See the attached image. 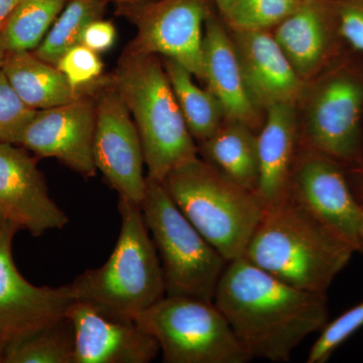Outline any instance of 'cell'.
Returning <instances> with one entry per match:
<instances>
[{
	"mask_svg": "<svg viewBox=\"0 0 363 363\" xmlns=\"http://www.w3.org/2000/svg\"><path fill=\"white\" fill-rule=\"evenodd\" d=\"M213 302L252 359L291 362L328 320L326 295L289 285L243 257L227 262Z\"/></svg>",
	"mask_w": 363,
	"mask_h": 363,
	"instance_id": "cell-1",
	"label": "cell"
},
{
	"mask_svg": "<svg viewBox=\"0 0 363 363\" xmlns=\"http://www.w3.org/2000/svg\"><path fill=\"white\" fill-rule=\"evenodd\" d=\"M354 252L288 197L264 209L243 257L289 285L326 295Z\"/></svg>",
	"mask_w": 363,
	"mask_h": 363,
	"instance_id": "cell-2",
	"label": "cell"
},
{
	"mask_svg": "<svg viewBox=\"0 0 363 363\" xmlns=\"http://www.w3.org/2000/svg\"><path fill=\"white\" fill-rule=\"evenodd\" d=\"M111 75L138 128L149 178L162 183L172 171L197 159V143L159 56L125 49Z\"/></svg>",
	"mask_w": 363,
	"mask_h": 363,
	"instance_id": "cell-3",
	"label": "cell"
},
{
	"mask_svg": "<svg viewBox=\"0 0 363 363\" xmlns=\"http://www.w3.org/2000/svg\"><path fill=\"white\" fill-rule=\"evenodd\" d=\"M121 227L113 252L97 269L70 284L74 300L116 316L131 318L166 296L164 272L142 207L119 198Z\"/></svg>",
	"mask_w": 363,
	"mask_h": 363,
	"instance_id": "cell-4",
	"label": "cell"
},
{
	"mask_svg": "<svg viewBox=\"0 0 363 363\" xmlns=\"http://www.w3.org/2000/svg\"><path fill=\"white\" fill-rule=\"evenodd\" d=\"M182 213L227 260L245 255L264 208L259 197L204 160H193L162 182Z\"/></svg>",
	"mask_w": 363,
	"mask_h": 363,
	"instance_id": "cell-5",
	"label": "cell"
},
{
	"mask_svg": "<svg viewBox=\"0 0 363 363\" xmlns=\"http://www.w3.org/2000/svg\"><path fill=\"white\" fill-rule=\"evenodd\" d=\"M140 207L161 262L166 295L213 301L228 262L182 213L161 182L147 176Z\"/></svg>",
	"mask_w": 363,
	"mask_h": 363,
	"instance_id": "cell-6",
	"label": "cell"
},
{
	"mask_svg": "<svg viewBox=\"0 0 363 363\" xmlns=\"http://www.w3.org/2000/svg\"><path fill=\"white\" fill-rule=\"evenodd\" d=\"M133 320L156 339L164 363L252 360L213 301L166 295Z\"/></svg>",
	"mask_w": 363,
	"mask_h": 363,
	"instance_id": "cell-7",
	"label": "cell"
},
{
	"mask_svg": "<svg viewBox=\"0 0 363 363\" xmlns=\"http://www.w3.org/2000/svg\"><path fill=\"white\" fill-rule=\"evenodd\" d=\"M210 0H147L116 7V14L135 26L125 49L174 60L194 77L205 80V23Z\"/></svg>",
	"mask_w": 363,
	"mask_h": 363,
	"instance_id": "cell-8",
	"label": "cell"
},
{
	"mask_svg": "<svg viewBox=\"0 0 363 363\" xmlns=\"http://www.w3.org/2000/svg\"><path fill=\"white\" fill-rule=\"evenodd\" d=\"M363 75L348 65L329 72L313 92L306 145L343 167L363 161Z\"/></svg>",
	"mask_w": 363,
	"mask_h": 363,
	"instance_id": "cell-9",
	"label": "cell"
},
{
	"mask_svg": "<svg viewBox=\"0 0 363 363\" xmlns=\"http://www.w3.org/2000/svg\"><path fill=\"white\" fill-rule=\"evenodd\" d=\"M96 105L93 157L97 171L119 198L142 205L147 190L142 140L112 75L94 94Z\"/></svg>",
	"mask_w": 363,
	"mask_h": 363,
	"instance_id": "cell-10",
	"label": "cell"
},
{
	"mask_svg": "<svg viewBox=\"0 0 363 363\" xmlns=\"http://www.w3.org/2000/svg\"><path fill=\"white\" fill-rule=\"evenodd\" d=\"M342 164L305 145L298 152L289 198L309 212L355 252H362V203Z\"/></svg>",
	"mask_w": 363,
	"mask_h": 363,
	"instance_id": "cell-11",
	"label": "cell"
},
{
	"mask_svg": "<svg viewBox=\"0 0 363 363\" xmlns=\"http://www.w3.org/2000/svg\"><path fill=\"white\" fill-rule=\"evenodd\" d=\"M94 94L84 95L54 108L38 111L23 131L20 145L40 159L58 160L86 179L96 175L93 157L96 123Z\"/></svg>",
	"mask_w": 363,
	"mask_h": 363,
	"instance_id": "cell-12",
	"label": "cell"
},
{
	"mask_svg": "<svg viewBox=\"0 0 363 363\" xmlns=\"http://www.w3.org/2000/svg\"><path fill=\"white\" fill-rule=\"evenodd\" d=\"M18 230L9 221L0 226V334L6 340L66 316L75 301L70 285L38 286L21 276L13 259V240Z\"/></svg>",
	"mask_w": 363,
	"mask_h": 363,
	"instance_id": "cell-13",
	"label": "cell"
},
{
	"mask_svg": "<svg viewBox=\"0 0 363 363\" xmlns=\"http://www.w3.org/2000/svg\"><path fill=\"white\" fill-rule=\"evenodd\" d=\"M37 162L26 150L0 142V211L4 220L33 236L64 228L69 222L50 196Z\"/></svg>",
	"mask_w": 363,
	"mask_h": 363,
	"instance_id": "cell-14",
	"label": "cell"
},
{
	"mask_svg": "<svg viewBox=\"0 0 363 363\" xmlns=\"http://www.w3.org/2000/svg\"><path fill=\"white\" fill-rule=\"evenodd\" d=\"M67 316L75 336L74 363H149L161 352L156 339L131 318L79 301Z\"/></svg>",
	"mask_w": 363,
	"mask_h": 363,
	"instance_id": "cell-15",
	"label": "cell"
},
{
	"mask_svg": "<svg viewBox=\"0 0 363 363\" xmlns=\"http://www.w3.org/2000/svg\"><path fill=\"white\" fill-rule=\"evenodd\" d=\"M243 77L253 104L260 111L274 104H296L305 91V80L295 70L269 30L233 32Z\"/></svg>",
	"mask_w": 363,
	"mask_h": 363,
	"instance_id": "cell-16",
	"label": "cell"
},
{
	"mask_svg": "<svg viewBox=\"0 0 363 363\" xmlns=\"http://www.w3.org/2000/svg\"><path fill=\"white\" fill-rule=\"evenodd\" d=\"M274 33L300 77L311 78L331 59L341 40L335 0H300Z\"/></svg>",
	"mask_w": 363,
	"mask_h": 363,
	"instance_id": "cell-17",
	"label": "cell"
},
{
	"mask_svg": "<svg viewBox=\"0 0 363 363\" xmlns=\"http://www.w3.org/2000/svg\"><path fill=\"white\" fill-rule=\"evenodd\" d=\"M225 23L213 11L205 23V82L220 102L225 121L247 125L252 130L262 128L260 109L248 93L233 37Z\"/></svg>",
	"mask_w": 363,
	"mask_h": 363,
	"instance_id": "cell-18",
	"label": "cell"
},
{
	"mask_svg": "<svg viewBox=\"0 0 363 363\" xmlns=\"http://www.w3.org/2000/svg\"><path fill=\"white\" fill-rule=\"evenodd\" d=\"M257 133L259 179L257 196L264 209L288 199L289 186L298 157L296 104H274Z\"/></svg>",
	"mask_w": 363,
	"mask_h": 363,
	"instance_id": "cell-19",
	"label": "cell"
},
{
	"mask_svg": "<svg viewBox=\"0 0 363 363\" xmlns=\"http://www.w3.org/2000/svg\"><path fill=\"white\" fill-rule=\"evenodd\" d=\"M1 69L18 96L35 111L54 108L94 94L107 78L104 75L90 87H74L56 66L43 61L33 52H9Z\"/></svg>",
	"mask_w": 363,
	"mask_h": 363,
	"instance_id": "cell-20",
	"label": "cell"
},
{
	"mask_svg": "<svg viewBox=\"0 0 363 363\" xmlns=\"http://www.w3.org/2000/svg\"><path fill=\"white\" fill-rule=\"evenodd\" d=\"M203 160L234 183L257 194L259 179L257 135L247 125L224 121L218 130L198 145Z\"/></svg>",
	"mask_w": 363,
	"mask_h": 363,
	"instance_id": "cell-21",
	"label": "cell"
},
{
	"mask_svg": "<svg viewBox=\"0 0 363 363\" xmlns=\"http://www.w3.org/2000/svg\"><path fill=\"white\" fill-rule=\"evenodd\" d=\"M162 66L191 135L200 143L214 135L225 121L214 93L196 84L194 75L174 60L164 58Z\"/></svg>",
	"mask_w": 363,
	"mask_h": 363,
	"instance_id": "cell-22",
	"label": "cell"
},
{
	"mask_svg": "<svg viewBox=\"0 0 363 363\" xmlns=\"http://www.w3.org/2000/svg\"><path fill=\"white\" fill-rule=\"evenodd\" d=\"M73 325L64 316L42 328L7 340L4 363H74Z\"/></svg>",
	"mask_w": 363,
	"mask_h": 363,
	"instance_id": "cell-23",
	"label": "cell"
},
{
	"mask_svg": "<svg viewBox=\"0 0 363 363\" xmlns=\"http://www.w3.org/2000/svg\"><path fill=\"white\" fill-rule=\"evenodd\" d=\"M68 1L23 0L0 32V43L7 54L35 51Z\"/></svg>",
	"mask_w": 363,
	"mask_h": 363,
	"instance_id": "cell-24",
	"label": "cell"
},
{
	"mask_svg": "<svg viewBox=\"0 0 363 363\" xmlns=\"http://www.w3.org/2000/svg\"><path fill=\"white\" fill-rule=\"evenodd\" d=\"M107 6V0H69L33 54L56 66L67 51L80 44L86 26L104 18Z\"/></svg>",
	"mask_w": 363,
	"mask_h": 363,
	"instance_id": "cell-25",
	"label": "cell"
},
{
	"mask_svg": "<svg viewBox=\"0 0 363 363\" xmlns=\"http://www.w3.org/2000/svg\"><path fill=\"white\" fill-rule=\"evenodd\" d=\"M300 0H233L222 20L233 32L269 30L295 11Z\"/></svg>",
	"mask_w": 363,
	"mask_h": 363,
	"instance_id": "cell-26",
	"label": "cell"
},
{
	"mask_svg": "<svg viewBox=\"0 0 363 363\" xmlns=\"http://www.w3.org/2000/svg\"><path fill=\"white\" fill-rule=\"evenodd\" d=\"M37 112L18 96L0 68V142L20 145L23 131Z\"/></svg>",
	"mask_w": 363,
	"mask_h": 363,
	"instance_id": "cell-27",
	"label": "cell"
},
{
	"mask_svg": "<svg viewBox=\"0 0 363 363\" xmlns=\"http://www.w3.org/2000/svg\"><path fill=\"white\" fill-rule=\"evenodd\" d=\"M363 326V301L342 315L327 323L312 346L308 363L326 362L334 351Z\"/></svg>",
	"mask_w": 363,
	"mask_h": 363,
	"instance_id": "cell-28",
	"label": "cell"
},
{
	"mask_svg": "<svg viewBox=\"0 0 363 363\" xmlns=\"http://www.w3.org/2000/svg\"><path fill=\"white\" fill-rule=\"evenodd\" d=\"M56 67L76 88L90 87L104 76L99 54L81 44L67 51Z\"/></svg>",
	"mask_w": 363,
	"mask_h": 363,
	"instance_id": "cell-29",
	"label": "cell"
},
{
	"mask_svg": "<svg viewBox=\"0 0 363 363\" xmlns=\"http://www.w3.org/2000/svg\"><path fill=\"white\" fill-rule=\"evenodd\" d=\"M335 11L341 40L363 52V0H335Z\"/></svg>",
	"mask_w": 363,
	"mask_h": 363,
	"instance_id": "cell-30",
	"label": "cell"
},
{
	"mask_svg": "<svg viewBox=\"0 0 363 363\" xmlns=\"http://www.w3.org/2000/svg\"><path fill=\"white\" fill-rule=\"evenodd\" d=\"M116 28L111 21L98 18L88 23L81 35L80 44L97 54L111 50L116 40Z\"/></svg>",
	"mask_w": 363,
	"mask_h": 363,
	"instance_id": "cell-31",
	"label": "cell"
},
{
	"mask_svg": "<svg viewBox=\"0 0 363 363\" xmlns=\"http://www.w3.org/2000/svg\"><path fill=\"white\" fill-rule=\"evenodd\" d=\"M351 188L360 203H363V161L346 169Z\"/></svg>",
	"mask_w": 363,
	"mask_h": 363,
	"instance_id": "cell-32",
	"label": "cell"
},
{
	"mask_svg": "<svg viewBox=\"0 0 363 363\" xmlns=\"http://www.w3.org/2000/svg\"><path fill=\"white\" fill-rule=\"evenodd\" d=\"M23 0H0V32Z\"/></svg>",
	"mask_w": 363,
	"mask_h": 363,
	"instance_id": "cell-33",
	"label": "cell"
},
{
	"mask_svg": "<svg viewBox=\"0 0 363 363\" xmlns=\"http://www.w3.org/2000/svg\"><path fill=\"white\" fill-rule=\"evenodd\" d=\"M212 1L214 2L215 6L218 9L219 14L222 16L226 13L233 0H212Z\"/></svg>",
	"mask_w": 363,
	"mask_h": 363,
	"instance_id": "cell-34",
	"label": "cell"
},
{
	"mask_svg": "<svg viewBox=\"0 0 363 363\" xmlns=\"http://www.w3.org/2000/svg\"><path fill=\"white\" fill-rule=\"evenodd\" d=\"M108 4H116V7L124 6H130V4H140V2L147 1V0H107Z\"/></svg>",
	"mask_w": 363,
	"mask_h": 363,
	"instance_id": "cell-35",
	"label": "cell"
},
{
	"mask_svg": "<svg viewBox=\"0 0 363 363\" xmlns=\"http://www.w3.org/2000/svg\"><path fill=\"white\" fill-rule=\"evenodd\" d=\"M6 338L0 334V363H4V353H6Z\"/></svg>",
	"mask_w": 363,
	"mask_h": 363,
	"instance_id": "cell-36",
	"label": "cell"
},
{
	"mask_svg": "<svg viewBox=\"0 0 363 363\" xmlns=\"http://www.w3.org/2000/svg\"><path fill=\"white\" fill-rule=\"evenodd\" d=\"M6 54L7 52H6V50L4 49L1 43H0V68H1L4 60H6Z\"/></svg>",
	"mask_w": 363,
	"mask_h": 363,
	"instance_id": "cell-37",
	"label": "cell"
},
{
	"mask_svg": "<svg viewBox=\"0 0 363 363\" xmlns=\"http://www.w3.org/2000/svg\"><path fill=\"white\" fill-rule=\"evenodd\" d=\"M362 204L363 208V203H362ZM360 245H362V252H363V218L362 228H360Z\"/></svg>",
	"mask_w": 363,
	"mask_h": 363,
	"instance_id": "cell-38",
	"label": "cell"
},
{
	"mask_svg": "<svg viewBox=\"0 0 363 363\" xmlns=\"http://www.w3.org/2000/svg\"><path fill=\"white\" fill-rule=\"evenodd\" d=\"M4 221L6 220H4V215H2L1 211H0V226H1V224L4 223Z\"/></svg>",
	"mask_w": 363,
	"mask_h": 363,
	"instance_id": "cell-39",
	"label": "cell"
}]
</instances>
